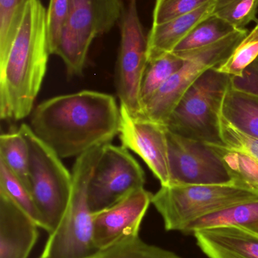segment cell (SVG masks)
<instances>
[{
  "instance_id": "obj_20",
  "label": "cell",
  "mask_w": 258,
  "mask_h": 258,
  "mask_svg": "<svg viewBox=\"0 0 258 258\" xmlns=\"http://www.w3.org/2000/svg\"><path fill=\"white\" fill-rule=\"evenodd\" d=\"M0 160L30 191L28 144L19 129L3 134L0 137Z\"/></svg>"
},
{
  "instance_id": "obj_31",
  "label": "cell",
  "mask_w": 258,
  "mask_h": 258,
  "mask_svg": "<svg viewBox=\"0 0 258 258\" xmlns=\"http://www.w3.org/2000/svg\"><path fill=\"white\" fill-rule=\"evenodd\" d=\"M231 83L236 89L258 95V57L242 77H232Z\"/></svg>"
},
{
  "instance_id": "obj_12",
  "label": "cell",
  "mask_w": 258,
  "mask_h": 258,
  "mask_svg": "<svg viewBox=\"0 0 258 258\" xmlns=\"http://www.w3.org/2000/svg\"><path fill=\"white\" fill-rule=\"evenodd\" d=\"M119 135L122 146L140 156L163 186L171 185L166 125L133 116L120 106Z\"/></svg>"
},
{
  "instance_id": "obj_5",
  "label": "cell",
  "mask_w": 258,
  "mask_h": 258,
  "mask_svg": "<svg viewBox=\"0 0 258 258\" xmlns=\"http://www.w3.org/2000/svg\"><path fill=\"white\" fill-rule=\"evenodd\" d=\"M231 78L216 68L204 72L182 97L165 124L167 128L206 144H224L221 109Z\"/></svg>"
},
{
  "instance_id": "obj_4",
  "label": "cell",
  "mask_w": 258,
  "mask_h": 258,
  "mask_svg": "<svg viewBox=\"0 0 258 258\" xmlns=\"http://www.w3.org/2000/svg\"><path fill=\"white\" fill-rule=\"evenodd\" d=\"M258 200V192L234 181L219 184L162 186L151 204L167 231L183 232L189 224L214 212L243 202Z\"/></svg>"
},
{
  "instance_id": "obj_15",
  "label": "cell",
  "mask_w": 258,
  "mask_h": 258,
  "mask_svg": "<svg viewBox=\"0 0 258 258\" xmlns=\"http://www.w3.org/2000/svg\"><path fill=\"white\" fill-rule=\"evenodd\" d=\"M197 245L209 258H258V233L235 227L197 230Z\"/></svg>"
},
{
  "instance_id": "obj_1",
  "label": "cell",
  "mask_w": 258,
  "mask_h": 258,
  "mask_svg": "<svg viewBox=\"0 0 258 258\" xmlns=\"http://www.w3.org/2000/svg\"><path fill=\"white\" fill-rule=\"evenodd\" d=\"M120 116L112 95L84 90L40 103L29 126L61 159L78 157L110 144L119 133Z\"/></svg>"
},
{
  "instance_id": "obj_28",
  "label": "cell",
  "mask_w": 258,
  "mask_h": 258,
  "mask_svg": "<svg viewBox=\"0 0 258 258\" xmlns=\"http://www.w3.org/2000/svg\"><path fill=\"white\" fill-rule=\"evenodd\" d=\"M71 0H50L46 11L47 36L50 54H55L69 15Z\"/></svg>"
},
{
  "instance_id": "obj_29",
  "label": "cell",
  "mask_w": 258,
  "mask_h": 258,
  "mask_svg": "<svg viewBox=\"0 0 258 258\" xmlns=\"http://www.w3.org/2000/svg\"><path fill=\"white\" fill-rule=\"evenodd\" d=\"M211 1L212 0H156L152 25L192 13Z\"/></svg>"
},
{
  "instance_id": "obj_30",
  "label": "cell",
  "mask_w": 258,
  "mask_h": 258,
  "mask_svg": "<svg viewBox=\"0 0 258 258\" xmlns=\"http://www.w3.org/2000/svg\"><path fill=\"white\" fill-rule=\"evenodd\" d=\"M221 135L225 145L248 153L258 161V139L248 136L233 126L221 115Z\"/></svg>"
},
{
  "instance_id": "obj_19",
  "label": "cell",
  "mask_w": 258,
  "mask_h": 258,
  "mask_svg": "<svg viewBox=\"0 0 258 258\" xmlns=\"http://www.w3.org/2000/svg\"><path fill=\"white\" fill-rule=\"evenodd\" d=\"M208 144L222 161L232 181L258 192L257 160L225 144Z\"/></svg>"
},
{
  "instance_id": "obj_3",
  "label": "cell",
  "mask_w": 258,
  "mask_h": 258,
  "mask_svg": "<svg viewBox=\"0 0 258 258\" xmlns=\"http://www.w3.org/2000/svg\"><path fill=\"white\" fill-rule=\"evenodd\" d=\"M103 147V146H102ZM102 147L78 156L73 168V186L68 209L48 234L37 258H84L97 251L93 241L94 213L88 201V185Z\"/></svg>"
},
{
  "instance_id": "obj_6",
  "label": "cell",
  "mask_w": 258,
  "mask_h": 258,
  "mask_svg": "<svg viewBox=\"0 0 258 258\" xmlns=\"http://www.w3.org/2000/svg\"><path fill=\"white\" fill-rule=\"evenodd\" d=\"M28 144L30 192L42 221V229L53 233L68 209L72 192V174L61 158L33 133L29 125L18 128Z\"/></svg>"
},
{
  "instance_id": "obj_22",
  "label": "cell",
  "mask_w": 258,
  "mask_h": 258,
  "mask_svg": "<svg viewBox=\"0 0 258 258\" xmlns=\"http://www.w3.org/2000/svg\"><path fill=\"white\" fill-rule=\"evenodd\" d=\"M184 59L174 52L168 53L148 62L140 88V101L142 106L156 92L180 69Z\"/></svg>"
},
{
  "instance_id": "obj_21",
  "label": "cell",
  "mask_w": 258,
  "mask_h": 258,
  "mask_svg": "<svg viewBox=\"0 0 258 258\" xmlns=\"http://www.w3.org/2000/svg\"><path fill=\"white\" fill-rule=\"evenodd\" d=\"M236 30L221 18L209 15L189 32L173 52L185 53L204 48L224 39Z\"/></svg>"
},
{
  "instance_id": "obj_8",
  "label": "cell",
  "mask_w": 258,
  "mask_h": 258,
  "mask_svg": "<svg viewBox=\"0 0 258 258\" xmlns=\"http://www.w3.org/2000/svg\"><path fill=\"white\" fill-rule=\"evenodd\" d=\"M247 29L236 30L216 43L185 53L183 66L142 106L140 116L165 125L186 91L206 71L222 64L248 34Z\"/></svg>"
},
{
  "instance_id": "obj_18",
  "label": "cell",
  "mask_w": 258,
  "mask_h": 258,
  "mask_svg": "<svg viewBox=\"0 0 258 258\" xmlns=\"http://www.w3.org/2000/svg\"><path fill=\"white\" fill-rule=\"evenodd\" d=\"M221 115L242 133L258 139V95L236 89L230 82Z\"/></svg>"
},
{
  "instance_id": "obj_23",
  "label": "cell",
  "mask_w": 258,
  "mask_h": 258,
  "mask_svg": "<svg viewBox=\"0 0 258 258\" xmlns=\"http://www.w3.org/2000/svg\"><path fill=\"white\" fill-rule=\"evenodd\" d=\"M84 258H182L175 253L147 243L140 236L127 238L115 245L97 250Z\"/></svg>"
},
{
  "instance_id": "obj_14",
  "label": "cell",
  "mask_w": 258,
  "mask_h": 258,
  "mask_svg": "<svg viewBox=\"0 0 258 258\" xmlns=\"http://www.w3.org/2000/svg\"><path fill=\"white\" fill-rule=\"evenodd\" d=\"M37 224L0 189V258H28L39 239Z\"/></svg>"
},
{
  "instance_id": "obj_9",
  "label": "cell",
  "mask_w": 258,
  "mask_h": 258,
  "mask_svg": "<svg viewBox=\"0 0 258 258\" xmlns=\"http://www.w3.org/2000/svg\"><path fill=\"white\" fill-rule=\"evenodd\" d=\"M121 42L115 72L117 94L130 114L140 116V88L148 66V35L138 12L137 0H129L120 21Z\"/></svg>"
},
{
  "instance_id": "obj_7",
  "label": "cell",
  "mask_w": 258,
  "mask_h": 258,
  "mask_svg": "<svg viewBox=\"0 0 258 258\" xmlns=\"http://www.w3.org/2000/svg\"><path fill=\"white\" fill-rule=\"evenodd\" d=\"M122 0H71L68 21L55 54L62 58L68 74H83L91 45L109 33L124 14Z\"/></svg>"
},
{
  "instance_id": "obj_10",
  "label": "cell",
  "mask_w": 258,
  "mask_h": 258,
  "mask_svg": "<svg viewBox=\"0 0 258 258\" xmlns=\"http://www.w3.org/2000/svg\"><path fill=\"white\" fill-rule=\"evenodd\" d=\"M142 167L125 147L106 144L88 185V201L93 213L111 207L143 188Z\"/></svg>"
},
{
  "instance_id": "obj_2",
  "label": "cell",
  "mask_w": 258,
  "mask_h": 258,
  "mask_svg": "<svg viewBox=\"0 0 258 258\" xmlns=\"http://www.w3.org/2000/svg\"><path fill=\"white\" fill-rule=\"evenodd\" d=\"M46 11L40 0H28L10 48L0 61L3 120H21L33 111L50 55Z\"/></svg>"
},
{
  "instance_id": "obj_17",
  "label": "cell",
  "mask_w": 258,
  "mask_h": 258,
  "mask_svg": "<svg viewBox=\"0 0 258 258\" xmlns=\"http://www.w3.org/2000/svg\"><path fill=\"white\" fill-rule=\"evenodd\" d=\"M235 227L258 233V200L243 202L193 221L182 233L217 227Z\"/></svg>"
},
{
  "instance_id": "obj_11",
  "label": "cell",
  "mask_w": 258,
  "mask_h": 258,
  "mask_svg": "<svg viewBox=\"0 0 258 258\" xmlns=\"http://www.w3.org/2000/svg\"><path fill=\"white\" fill-rule=\"evenodd\" d=\"M171 185L219 184L232 180L218 155L206 143L168 129Z\"/></svg>"
},
{
  "instance_id": "obj_27",
  "label": "cell",
  "mask_w": 258,
  "mask_h": 258,
  "mask_svg": "<svg viewBox=\"0 0 258 258\" xmlns=\"http://www.w3.org/2000/svg\"><path fill=\"white\" fill-rule=\"evenodd\" d=\"M28 0H0V61L6 57Z\"/></svg>"
},
{
  "instance_id": "obj_24",
  "label": "cell",
  "mask_w": 258,
  "mask_h": 258,
  "mask_svg": "<svg viewBox=\"0 0 258 258\" xmlns=\"http://www.w3.org/2000/svg\"><path fill=\"white\" fill-rule=\"evenodd\" d=\"M258 57V22L237 45L231 55L219 67L217 71L231 77H242L247 68Z\"/></svg>"
},
{
  "instance_id": "obj_26",
  "label": "cell",
  "mask_w": 258,
  "mask_h": 258,
  "mask_svg": "<svg viewBox=\"0 0 258 258\" xmlns=\"http://www.w3.org/2000/svg\"><path fill=\"white\" fill-rule=\"evenodd\" d=\"M0 189L4 191L24 212L42 228V221L30 191L0 160Z\"/></svg>"
},
{
  "instance_id": "obj_25",
  "label": "cell",
  "mask_w": 258,
  "mask_h": 258,
  "mask_svg": "<svg viewBox=\"0 0 258 258\" xmlns=\"http://www.w3.org/2000/svg\"><path fill=\"white\" fill-rule=\"evenodd\" d=\"M257 10L258 0H214L212 15L242 30L256 21Z\"/></svg>"
},
{
  "instance_id": "obj_13",
  "label": "cell",
  "mask_w": 258,
  "mask_h": 258,
  "mask_svg": "<svg viewBox=\"0 0 258 258\" xmlns=\"http://www.w3.org/2000/svg\"><path fill=\"white\" fill-rule=\"evenodd\" d=\"M152 197L151 192L140 188L111 207L94 213L93 241L96 249H105L123 239L139 236Z\"/></svg>"
},
{
  "instance_id": "obj_16",
  "label": "cell",
  "mask_w": 258,
  "mask_h": 258,
  "mask_svg": "<svg viewBox=\"0 0 258 258\" xmlns=\"http://www.w3.org/2000/svg\"><path fill=\"white\" fill-rule=\"evenodd\" d=\"M213 3L212 0L192 13L152 25L148 33V62L173 52L200 21L212 15Z\"/></svg>"
}]
</instances>
